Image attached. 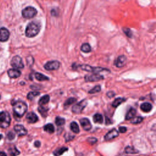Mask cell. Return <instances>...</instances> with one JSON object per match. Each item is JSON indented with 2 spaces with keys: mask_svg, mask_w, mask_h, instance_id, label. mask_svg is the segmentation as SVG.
Segmentation results:
<instances>
[{
  "mask_svg": "<svg viewBox=\"0 0 156 156\" xmlns=\"http://www.w3.org/2000/svg\"><path fill=\"white\" fill-rule=\"evenodd\" d=\"M11 156H17L20 154V151L16 148L15 146H13L12 148H10L9 150Z\"/></svg>",
  "mask_w": 156,
  "mask_h": 156,
  "instance_id": "cell-27",
  "label": "cell"
},
{
  "mask_svg": "<svg viewBox=\"0 0 156 156\" xmlns=\"http://www.w3.org/2000/svg\"><path fill=\"white\" fill-rule=\"evenodd\" d=\"M0 156H7V155L4 152L0 151Z\"/></svg>",
  "mask_w": 156,
  "mask_h": 156,
  "instance_id": "cell-42",
  "label": "cell"
},
{
  "mask_svg": "<svg viewBox=\"0 0 156 156\" xmlns=\"http://www.w3.org/2000/svg\"><path fill=\"white\" fill-rule=\"evenodd\" d=\"M26 120L29 123H35L39 120L37 115L34 112H29L26 117Z\"/></svg>",
  "mask_w": 156,
  "mask_h": 156,
  "instance_id": "cell-15",
  "label": "cell"
},
{
  "mask_svg": "<svg viewBox=\"0 0 156 156\" xmlns=\"http://www.w3.org/2000/svg\"><path fill=\"white\" fill-rule=\"evenodd\" d=\"M118 135H119V132L117 129H113L106 134V135L104 136V139L106 140H110L117 137Z\"/></svg>",
  "mask_w": 156,
  "mask_h": 156,
  "instance_id": "cell-14",
  "label": "cell"
},
{
  "mask_svg": "<svg viewBox=\"0 0 156 156\" xmlns=\"http://www.w3.org/2000/svg\"><path fill=\"white\" fill-rule=\"evenodd\" d=\"M115 95V93L114 92H112V91H110V92H108L107 93V96L109 98H111L112 97H114Z\"/></svg>",
  "mask_w": 156,
  "mask_h": 156,
  "instance_id": "cell-39",
  "label": "cell"
},
{
  "mask_svg": "<svg viewBox=\"0 0 156 156\" xmlns=\"http://www.w3.org/2000/svg\"><path fill=\"white\" fill-rule=\"evenodd\" d=\"M49 100H50V97L49 95L48 94L44 95V96L42 97L39 101V104L40 105V106H43V105L47 104L49 102Z\"/></svg>",
  "mask_w": 156,
  "mask_h": 156,
  "instance_id": "cell-18",
  "label": "cell"
},
{
  "mask_svg": "<svg viewBox=\"0 0 156 156\" xmlns=\"http://www.w3.org/2000/svg\"><path fill=\"white\" fill-rule=\"evenodd\" d=\"M68 150V148H67V147H62V148H59L55 150L53 152V154L55 156H60V155H62L65 152L67 151Z\"/></svg>",
  "mask_w": 156,
  "mask_h": 156,
  "instance_id": "cell-24",
  "label": "cell"
},
{
  "mask_svg": "<svg viewBox=\"0 0 156 156\" xmlns=\"http://www.w3.org/2000/svg\"><path fill=\"white\" fill-rule=\"evenodd\" d=\"M11 66L14 68V69H22L24 68V64L21 58L19 56H14L11 61Z\"/></svg>",
  "mask_w": 156,
  "mask_h": 156,
  "instance_id": "cell-6",
  "label": "cell"
},
{
  "mask_svg": "<svg viewBox=\"0 0 156 156\" xmlns=\"http://www.w3.org/2000/svg\"><path fill=\"white\" fill-rule=\"evenodd\" d=\"M43 129H44L45 131H46L47 132H48L49 134H53L54 132V127L53 125L51 124V123L46 125L44 126V127H43Z\"/></svg>",
  "mask_w": 156,
  "mask_h": 156,
  "instance_id": "cell-25",
  "label": "cell"
},
{
  "mask_svg": "<svg viewBox=\"0 0 156 156\" xmlns=\"http://www.w3.org/2000/svg\"><path fill=\"white\" fill-rule=\"evenodd\" d=\"M125 151L127 154H137L138 152L137 150H136L134 147L132 146H127L125 150Z\"/></svg>",
  "mask_w": 156,
  "mask_h": 156,
  "instance_id": "cell-28",
  "label": "cell"
},
{
  "mask_svg": "<svg viewBox=\"0 0 156 156\" xmlns=\"http://www.w3.org/2000/svg\"><path fill=\"white\" fill-rule=\"evenodd\" d=\"M127 131V128L125 126H121L119 127V132L121 133H125Z\"/></svg>",
  "mask_w": 156,
  "mask_h": 156,
  "instance_id": "cell-38",
  "label": "cell"
},
{
  "mask_svg": "<svg viewBox=\"0 0 156 156\" xmlns=\"http://www.w3.org/2000/svg\"><path fill=\"white\" fill-rule=\"evenodd\" d=\"M0 99H1V96H0Z\"/></svg>",
  "mask_w": 156,
  "mask_h": 156,
  "instance_id": "cell-44",
  "label": "cell"
},
{
  "mask_svg": "<svg viewBox=\"0 0 156 156\" xmlns=\"http://www.w3.org/2000/svg\"><path fill=\"white\" fill-rule=\"evenodd\" d=\"M126 100V98H117L114 100V101L113 102V103H112V106H113L114 107H117L118 106H119L121 104H122L123 102H124Z\"/></svg>",
  "mask_w": 156,
  "mask_h": 156,
  "instance_id": "cell-22",
  "label": "cell"
},
{
  "mask_svg": "<svg viewBox=\"0 0 156 156\" xmlns=\"http://www.w3.org/2000/svg\"><path fill=\"white\" fill-rule=\"evenodd\" d=\"M14 115L16 117L21 118L28 110V106L26 102L21 101H17L12 103Z\"/></svg>",
  "mask_w": 156,
  "mask_h": 156,
  "instance_id": "cell-1",
  "label": "cell"
},
{
  "mask_svg": "<svg viewBox=\"0 0 156 156\" xmlns=\"http://www.w3.org/2000/svg\"><path fill=\"white\" fill-rule=\"evenodd\" d=\"M37 14V11L36 9L35 8L28 6L26 7L25 9L22 11V16L24 17V19H32L33 17L35 16Z\"/></svg>",
  "mask_w": 156,
  "mask_h": 156,
  "instance_id": "cell-5",
  "label": "cell"
},
{
  "mask_svg": "<svg viewBox=\"0 0 156 156\" xmlns=\"http://www.w3.org/2000/svg\"><path fill=\"white\" fill-rule=\"evenodd\" d=\"M140 109L143 112L148 113L152 110V105L149 102H144L141 104Z\"/></svg>",
  "mask_w": 156,
  "mask_h": 156,
  "instance_id": "cell-17",
  "label": "cell"
},
{
  "mask_svg": "<svg viewBox=\"0 0 156 156\" xmlns=\"http://www.w3.org/2000/svg\"><path fill=\"white\" fill-rule=\"evenodd\" d=\"M77 101V99L75 98H68L64 104V106H70L72 104L76 102Z\"/></svg>",
  "mask_w": 156,
  "mask_h": 156,
  "instance_id": "cell-32",
  "label": "cell"
},
{
  "mask_svg": "<svg viewBox=\"0 0 156 156\" xmlns=\"http://www.w3.org/2000/svg\"><path fill=\"white\" fill-rule=\"evenodd\" d=\"M39 94H40V93L38 92H31L28 94L27 98L29 100H32L34 98L39 96Z\"/></svg>",
  "mask_w": 156,
  "mask_h": 156,
  "instance_id": "cell-30",
  "label": "cell"
},
{
  "mask_svg": "<svg viewBox=\"0 0 156 156\" xmlns=\"http://www.w3.org/2000/svg\"><path fill=\"white\" fill-rule=\"evenodd\" d=\"M143 120V118L142 117H134L132 119H131V123L134 125L139 124L142 123Z\"/></svg>",
  "mask_w": 156,
  "mask_h": 156,
  "instance_id": "cell-31",
  "label": "cell"
},
{
  "mask_svg": "<svg viewBox=\"0 0 156 156\" xmlns=\"http://www.w3.org/2000/svg\"><path fill=\"white\" fill-rule=\"evenodd\" d=\"M123 31L124 33L126 34V36L129 38H131L132 37V32L131 30L128 28H123Z\"/></svg>",
  "mask_w": 156,
  "mask_h": 156,
  "instance_id": "cell-35",
  "label": "cell"
},
{
  "mask_svg": "<svg viewBox=\"0 0 156 156\" xmlns=\"http://www.w3.org/2000/svg\"><path fill=\"white\" fill-rule=\"evenodd\" d=\"M81 50L85 53H90V52L92 51V48L89 43H85L82 45L81 47Z\"/></svg>",
  "mask_w": 156,
  "mask_h": 156,
  "instance_id": "cell-23",
  "label": "cell"
},
{
  "mask_svg": "<svg viewBox=\"0 0 156 156\" xmlns=\"http://www.w3.org/2000/svg\"><path fill=\"white\" fill-rule=\"evenodd\" d=\"M80 124L84 131H88L92 129V124L88 118H84L80 120Z\"/></svg>",
  "mask_w": 156,
  "mask_h": 156,
  "instance_id": "cell-12",
  "label": "cell"
},
{
  "mask_svg": "<svg viewBox=\"0 0 156 156\" xmlns=\"http://www.w3.org/2000/svg\"><path fill=\"white\" fill-rule=\"evenodd\" d=\"M93 120L94 123H98V124H102L103 123V117L102 115L100 114H94Z\"/></svg>",
  "mask_w": 156,
  "mask_h": 156,
  "instance_id": "cell-19",
  "label": "cell"
},
{
  "mask_svg": "<svg viewBox=\"0 0 156 156\" xmlns=\"http://www.w3.org/2000/svg\"><path fill=\"white\" fill-rule=\"evenodd\" d=\"M41 145V143L39 141H36L34 143V146H35L36 148H39Z\"/></svg>",
  "mask_w": 156,
  "mask_h": 156,
  "instance_id": "cell-40",
  "label": "cell"
},
{
  "mask_svg": "<svg viewBox=\"0 0 156 156\" xmlns=\"http://www.w3.org/2000/svg\"><path fill=\"white\" fill-rule=\"evenodd\" d=\"M102 79H104V77L99 74H92L85 76V81L86 82H97Z\"/></svg>",
  "mask_w": 156,
  "mask_h": 156,
  "instance_id": "cell-9",
  "label": "cell"
},
{
  "mask_svg": "<svg viewBox=\"0 0 156 156\" xmlns=\"http://www.w3.org/2000/svg\"><path fill=\"white\" fill-rule=\"evenodd\" d=\"M10 36V33L6 28H2L0 29V42L7 41Z\"/></svg>",
  "mask_w": 156,
  "mask_h": 156,
  "instance_id": "cell-13",
  "label": "cell"
},
{
  "mask_svg": "<svg viewBox=\"0 0 156 156\" xmlns=\"http://www.w3.org/2000/svg\"><path fill=\"white\" fill-rule=\"evenodd\" d=\"M87 105V101L85 99L82 100L79 103H77L74 106H73L72 108V111L74 114H80L85 109Z\"/></svg>",
  "mask_w": 156,
  "mask_h": 156,
  "instance_id": "cell-7",
  "label": "cell"
},
{
  "mask_svg": "<svg viewBox=\"0 0 156 156\" xmlns=\"http://www.w3.org/2000/svg\"><path fill=\"white\" fill-rule=\"evenodd\" d=\"M101 86L100 85H97V86H95L94 88H93L92 89L89 90V93H90V94L96 93H98V92H101Z\"/></svg>",
  "mask_w": 156,
  "mask_h": 156,
  "instance_id": "cell-34",
  "label": "cell"
},
{
  "mask_svg": "<svg viewBox=\"0 0 156 156\" xmlns=\"http://www.w3.org/2000/svg\"><path fill=\"white\" fill-rule=\"evenodd\" d=\"M14 131L19 136L26 135L28 134L27 129L23 126L20 125H17L14 126Z\"/></svg>",
  "mask_w": 156,
  "mask_h": 156,
  "instance_id": "cell-11",
  "label": "cell"
},
{
  "mask_svg": "<svg viewBox=\"0 0 156 156\" xmlns=\"http://www.w3.org/2000/svg\"><path fill=\"white\" fill-rule=\"evenodd\" d=\"M11 118L10 114L7 112H0V126L2 128H7L10 125Z\"/></svg>",
  "mask_w": 156,
  "mask_h": 156,
  "instance_id": "cell-4",
  "label": "cell"
},
{
  "mask_svg": "<svg viewBox=\"0 0 156 156\" xmlns=\"http://www.w3.org/2000/svg\"><path fill=\"white\" fill-rule=\"evenodd\" d=\"M7 138H8V139L9 140H14V138H15V135L12 132L10 131V132H9L7 133Z\"/></svg>",
  "mask_w": 156,
  "mask_h": 156,
  "instance_id": "cell-36",
  "label": "cell"
},
{
  "mask_svg": "<svg viewBox=\"0 0 156 156\" xmlns=\"http://www.w3.org/2000/svg\"><path fill=\"white\" fill-rule=\"evenodd\" d=\"M55 123H56V125L58 126H62L65 123V120L63 118L57 117L55 120Z\"/></svg>",
  "mask_w": 156,
  "mask_h": 156,
  "instance_id": "cell-29",
  "label": "cell"
},
{
  "mask_svg": "<svg viewBox=\"0 0 156 156\" xmlns=\"http://www.w3.org/2000/svg\"><path fill=\"white\" fill-rule=\"evenodd\" d=\"M40 28L41 26L39 23L36 21H32L29 23L28 24L26 28V36L29 38H32L36 36L39 33Z\"/></svg>",
  "mask_w": 156,
  "mask_h": 156,
  "instance_id": "cell-2",
  "label": "cell"
},
{
  "mask_svg": "<svg viewBox=\"0 0 156 156\" xmlns=\"http://www.w3.org/2000/svg\"><path fill=\"white\" fill-rule=\"evenodd\" d=\"M87 141L90 144L93 145V144L96 143L97 142V139L96 138H94V137H89L87 139Z\"/></svg>",
  "mask_w": 156,
  "mask_h": 156,
  "instance_id": "cell-37",
  "label": "cell"
},
{
  "mask_svg": "<svg viewBox=\"0 0 156 156\" xmlns=\"http://www.w3.org/2000/svg\"><path fill=\"white\" fill-rule=\"evenodd\" d=\"M70 129L72 130V131L75 134H78L79 132V127L77 123H76L75 121H73V122L70 124Z\"/></svg>",
  "mask_w": 156,
  "mask_h": 156,
  "instance_id": "cell-26",
  "label": "cell"
},
{
  "mask_svg": "<svg viewBox=\"0 0 156 156\" xmlns=\"http://www.w3.org/2000/svg\"><path fill=\"white\" fill-rule=\"evenodd\" d=\"M38 110L40 112V113L42 114V115L43 117H45L47 114V112L48 110V109L45 108V107H43V106H39L38 108Z\"/></svg>",
  "mask_w": 156,
  "mask_h": 156,
  "instance_id": "cell-33",
  "label": "cell"
},
{
  "mask_svg": "<svg viewBox=\"0 0 156 156\" xmlns=\"http://www.w3.org/2000/svg\"><path fill=\"white\" fill-rule=\"evenodd\" d=\"M51 15H53V16H57V13L56 10H55V9H52V11H51Z\"/></svg>",
  "mask_w": 156,
  "mask_h": 156,
  "instance_id": "cell-41",
  "label": "cell"
},
{
  "mask_svg": "<svg viewBox=\"0 0 156 156\" xmlns=\"http://www.w3.org/2000/svg\"><path fill=\"white\" fill-rule=\"evenodd\" d=\"M60 67V62L57 60H52L48 62L45 65L44 68L47 71L57 70Z\"/></svg>",
  "mask_w": 156,
  "mask_h": 156,
  "instance_id": "cell-8",
  "label": "cell"
},
{
  "mask_svg": "<svg viewBox=\"0 0 156 156\" xmlns=\"http://www.w3.org/2000/svg\"><path fill=\"white\" fill-rule=\"evenodd\" d=\"M136 114V110L133 109V108H131V109H130L128 112L127 113L126 115V117H125V119L126 120H130L132 119L135 115Z\"/></svg>",
  "mask_w": 156,
  "mask_h": 156,
  "instance_id": "cell-20",
  "label": "cell"
},
{
  "mask_svg": "<svg viewBox=\"0 0 156 156\" xmlns=\"http://www.w3.org/2000/svg\"><path fill=\"white\" fill-rule=\"evenodd\" d=\"M126 61H127L126 57L124 55H121L117 58L114 64L117 67L121 68L123 67L126 65Z\"/></svg>",
  "mask_w": 156,
  "mask_h": 156,
  "instance_id": "cell-10",
  "label": "cell"
},
{
  "mask_svg": "<svg viewBox=\"0 0 156 156\" xmlns=\"http://www.w3.org/2000/svg\"><path fill=\"white\" fill-rule=\"evenodd\" d=\"M35 77L36 79L39 81H48L49 79V77L45 76L40 73H35Z\"/></svg>",
  "mask_w": 156,
  "mask_h": 156,
  "instance_id": "cell-21",
  "label": "cell"
},
{
  "mask_svg": "<svg viewBox=\"0 0 156 156\" xmlns=\"http://www.w3.org/2000/svg\"><path fill=\"white\" fill-rule=\"evenodd\" d=\"M7 73L9 76L11 78H14V79H15V78L19 77L21 76L20 71L14 68L9 69L7 72Z\"/></svg>",
  "mask_w": 156,
  "mask_h": 156,
  "instance_id": "cell-16",
  "label": "cell"
},
{
  "mask_svg": "<svg viewBox=\"0 0 156 156\" xmlns=\"http://www.w3.org/2000/svg\"><path fill=\"white\" fill-rule=\"evenodd\" d=\"M78 67H79L81 69V70H82L84 71L93 73L94 74H99V73L102 72H107L109 73L110 72V71L109 70H108V69H106V68H101V67H92L88 65L83 64V65H80Z\"/></svg>",
  "mask_w": 156,
  "mask_h": 156,
  "instance_id": "cell-3",
  "label": "cell"
},
{
  "mask_svg": "<svg viewBox=\"0 0 156 156\" xmlns=\"http://www.w3.org/2000/svg\"><path fill=\"white\" fill-rule=\"evenodd\" d=\"M3 138V135L1 134H0V140H1V138Z\"/></svg>",
  "mask_w": 156,
  "mask_h": 156,
  "instance_id": "cell-43",
  "label": "cell"
}]
</instances>
